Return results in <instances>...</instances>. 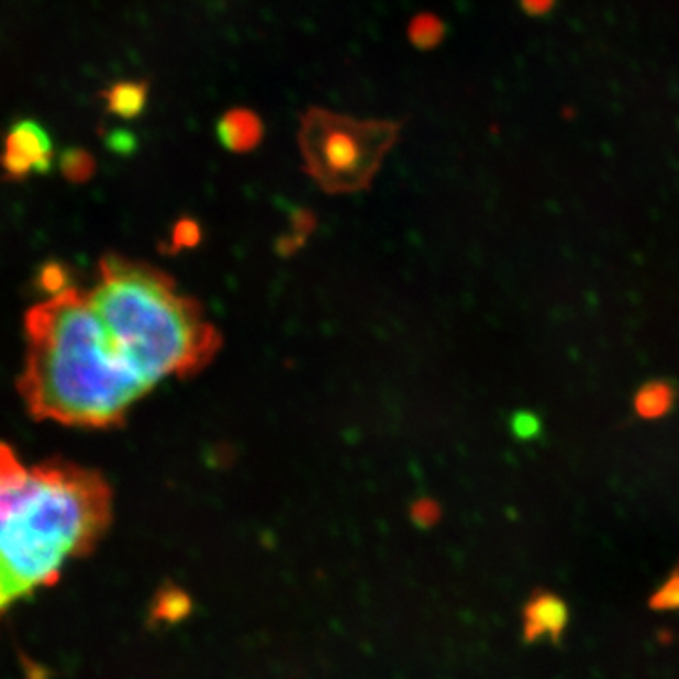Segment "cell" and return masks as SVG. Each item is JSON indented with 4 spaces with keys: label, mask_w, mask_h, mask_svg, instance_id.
Wrapping results in <instances>:
<instances>
[{
    "label": "cell",
    "mask_w": 679,
    "mask_h": 679,
    "mask_svg": "<svg viewBox=\"0 0 679 679\" xmlns=\"http://www.w3.org/2000/svg\"><path fill=\"white\" fill-rule=\"evenodd\" d=\"M653 606L655 608H679V578L668 581L663 591L655 594L653 599Z\"/></svg>",
    "instance_id": "cell-15"
},
{
    "label": "cell",
    "mask_w": 679,
    "mask_h": 679,
    "mask_svg": "<svg viewBox=\"0 0 679 679\" xmlns=\"http://www.w3.org/2000/svg\"><path fill=\"white\" fill-rule=\"evenodd\" d=\"M510 426H512L513 436L517 439H534L542 433V421L538 415L526 412V410L513 413Z\"/></svg>",
    "instance_id": "cell-13"
},
{
    "label": "cell",
    "mask_w": 679,
    "mask_h": 679,
    "mask_svg": "<svg viewBox=\"0 0 679 679\" xmlns=\"http://www.w3.org/2000/svg\"><path fill=\"white\" fill-rule=\"evenodd\" d=\"M108 146L112 147L113 152H118V154H125V152H133L136 147V138H134L133 133L118 129V131L108 134Z\"/></svg>",
    "instance_id": "cell-16"
},
{
    "label": "cell",
    "mask_w": 679,
    "mask_h": 679,
    "mask_svg": "<svg viewBox=\"0 0 679 679\" xmlns=\"http://www.w3.org/2000/svg\"><path fill=\"white\" fill-rule=\"evenodd\" d=\"M523 620L526 642H536L538 638H553L557 642L568 623V608L557 594H534L525 606Z\"/></svg>",
    "instance_id": "cell-6"
},
{
    "label": "cell",
    "mask_w": 679,
    "mask_h": 679,
    "mask_svg": "<svg viewBox=\"0 0 679 679\" xmlns=\"http://www.w3.org/2000/svg\"><path fill=\"white\" fill-rule=\"evenodd\" d=\"M221 146L234 154H247L259 146L263 138V123L259 115L246 108H233L221 115L215 125Z\"/></svg>",
    "instance_id": "cell-7"
},
{
    "label": "cell",
    "mask_w": 679,
    "mask_h": 679,
    "mask_svg": "<svg viewBox=\"0 0 679 679\" xmlns=\"http://www.w3.org/2000/svg\"><path fill=\"white\" fill-rule=\"evenodd\" d=\"M41 286L49 294H57L73 287L67 270L59 263H49L44 267L41 272Z\"/></svg>",
    "instance_id": "cell-12"
},
{
    "label": "cell",
    "mask_w": 679,
    "mask_h": 679,
    "mask_svg": "<svg viewBox=\"0 0 679 679\" xmlns=\"http://www.w3.org/2000/svg\"><path fill=\"white\" fill-rule=\"evenodd\" d=\"M438 21L428 15H421L418 20H413L412 27H410V38L415 46L420 47L433 46L434 42L438 41Z\"/></svg>",
    "instance_id": "cell-11"
},
{
    "label": "cell",
    "mask_w": 679,
    "mask_h": 679,
    "mask_svg": "<svg viewBox=\"0 0 679 679\" xmlns=\"http://www.w3.org/2000/svg\"><path fill=\"white\" fill-rule=\"evenodd\" d=\"M110 517L112 491L99 472L67 460L27 465L0 442V615L55 583Z\"/></svg>",
    "instance_id": "cell-1"
},
{
    "label": "cell",
    "mask_w": 679,
    "mask_h": 679,
    "mask_svg": "<svg viewBox=\"0 0 679 679\" xmlns=\"http://www.w3.org/2000/svg\"><path fill=\"white\" fill-rule=\"evenodd\" d=\"M399 131L393 121L354 120L310 108L300 123V149L308 174L329 193L367 189Z\"/></svg>",
    "instance_id": "cell-4"
},
{
    "label": "cell",
    "mask_w": 679,
    "mask_h": 679,
    "mask_svg": "<svg viewBox=\"0 0 679 679\" xmlns=\"http://www.w3.org/2000/svg\"><path fill=\"white\" fill-rule=\"evenodd\" d=\"M200 229L194 221L183 220L174 229V246L176 247H193L199 244Z\"/></svg>",
    "instance_id": "cell-14"
},
{
    "label": "cell",
    "mask_w": 679,
    "mask_h": 679,
    "mask_svg": "<svg viewBox=\"0 0 679 679\" xmlns=\"http://www.w3.org/2000/svg\"><path fill=\"white\" fill-rule=\"evenodd\" d=\"M89 299L121 355L152 387L200 372L220 352V333L199 304L149 265L108 255Z\"/></svg>",
    "instance_id": "cell-3"
},
{
    "label": "cell",
    "mask_w": 679,
    "mask_h": 679,
    "mask_svg": "<svg viewBox=\"0 0 679 679\" xmlns=\"http://www.w3.org/2000/svg\"><path fill=\"white\" fill-rule=\"evenodd\" d=\"M674 393L670 387L660 381L649 383L639 391L636 397V410H638L642 418L653 420V418H660L668 412V408L672 407Z\"/></svg>",
    "instance_id": "cell-9"
},
{
    "label": "cell",
    "mask_w": 679,
    "mask_h": 679,
    "mask_svg": "<svg viewBox=\"0 0 679 679\" xmlns=\"http://www.w3.org/2000/svg\"><path fill=\"white\" fill-rule=\"evenodd\" d=\"M149 389L121 355L89 293L70 287L29 310L18 391L34 420L110 428Z\"/></svg>",
    "instance_id": "cell-2"
},
{
    "label": "cell",
    "mask_w": 679,
    "mask_h": 679,
    "mask_svg": "<svg viewBox=\"0 0 679 679\" xmlns=\"http://www.w3.org/2000/svg\"><path fill=\"white\" fill-rule=\"evenodd\" d=\"M54 142L38 121L14 123L4 138L0 167L7 178L25 180L31 174H47L54 165Z\"/></svg>",
    "instance_id": "cell-5"
},
{
    "label": "cell",
    "mask_w": 679,
    "mask_h": 679,
    "mask_svg": "<svg viewBox=\"0 0 679 679\" xmlns=\"http://www.w3.org/2000/svg\"><path fill=\"white\" fill-rule=\"evenodd\" d=\"M108 113L120 120L133 121L141 118L149 100V84L142 80H120L108 86L102 93Z\"/></svg>",
    "instance_id": "cell-8"
},
{
    "label": "cell",
    "mask_w": 679,
    "mask_h": 679,
    "mask_svg": "<svg viewBox=\"0 0 679 679\" xmlns=\"http://www.w3.org/2000/svg\"><path fill=\"white\" fill-rule=\"evenodd\" d=\"M63 176L73 183H84L94 174V157L84 147H67L59 157Z\"/></svg>",
    "instance_id": "cell-10"
}]
</instances>
